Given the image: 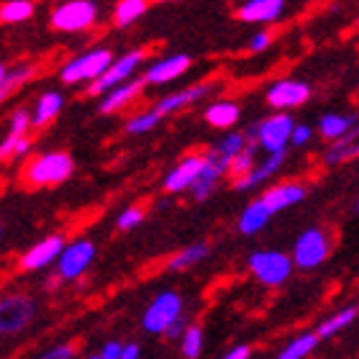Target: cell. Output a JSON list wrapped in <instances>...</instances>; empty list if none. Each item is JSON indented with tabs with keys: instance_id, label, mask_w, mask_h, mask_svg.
Instances as JSON below:
<instances>
[{
	"instance_id": "obj_1",
	"label": "cell",
	"mask_w": 359,
	"mask_h": 359,
	"mask_svg": "<svg viewBox=\"0 0 359 359\" xmlns=\"http://www.w3.org/2000/svg\"><path fill=\"white\" fill-rule=\"evenodd\" d=\"M72 172H75V159L67 151H46L26 165L23 180L31 187H54L72 177Z\"/></svg>"
},
{
	"instance_id": "obj_2",
	"label": "cell",
	"mask_w": 359,
	"mask_h": 359,
	"mask_svg": "<svg viewBox=\"0 0 359 359\" xmlns=\"http://www.w3.org/2000/svg\"><path fill=\"white\" fill-rule=\"evenodd\" d=\"M331 247H334V241L331 236L323 229L318 226H308L303 231L298 233V239L292 244V267H300L311 272V269H318L331 255Z\"/></svg>"
},
{
	"instance_id": "obj_3",
	"label": "cell",
	"mask_w": 359,
	"mask_h": 359,
	"mask_svg": "<svg viewBox=\"0 0 359 359\" xmlns=\"http://www.w3.org/2000/svg\"><path fill=\"white\" fill-rule=\"evenodd\" d=\"M249 272L267 287H280L290 280L292 275V259L280 249H257L247 259Z\"/></svg>"
},
{
	"instance_id": "obj_4",
	"label": "cell",
	"mask_w": 359,
	"mask_h": 359,
	"mask_svg": "<svg viewBox=\"0 0 359 359\" xmlns=\"http://www.w3.org/2000/svg\"><path fill=\"white\" fill-rule=\"evenodd\" d=\"M39 316L36 298H31L26 292H11L0 298V334L3 337H13L21 334L34 323Z\"/></svg>"
},
{
	"instance_id": "obj_5",
	"label": "cell",
	"mask_w": 359,
	"mask_h": 359,
	"mask_svg": "<svg viewBox=\"0 0 359 359\" xmlns=\"http://www.w3.org/2000/svg\"><path fill=\"white\" fill-rule=\"evenodd\" d=\"M113 52L108 46H93L85 54H77L75 60H69L65 67H62L60 77L62 83L77 85V83H95L97 77L103 75L105 69L111 67Z\"/></svg>"
},
{
	"instance_id": "obj_6",
	"label": "cell",
	"mask_w": 359,
	"mask_h": 359,
	"mask_svg": "<svg viewBox=\"0 0 359 359\" xmlns=\"http://www.w3.org/2000/svg\"><path fill=\"white\" fill-rule=\"evenodd\" d=\"M97 21V6L93 0H67L60 3L49 15L54 31H65V34H77V31L93 29Z\"/></svg>"
},
{
	"instance_id": "obj_7",
	"label": "cell",
	"mask_w": 359,
	"mask_h": 359,
	"mask_svg": "<svg viewBox=\"0 0 359 359\" xmlns=\"http://www.w3.org/2000/svg\"><path fill=\"white\" fill-rule=\"evenodd\" d=\"M292 121L290 113H272L264 121H259L255 126V139L257 147L264 149L267 154H277V151H285L287 144H290V134H292Z\"/></svg>"
},
{
	"instance_id": "obj_8",
	"label": "cell",
	"mask_w": 359,
	"mask_h": 359,
	"mask_svg": "<svg viewBox=\"0 0 359 359\" xmlns=\"http://www.w3.org/2000/svg\"><path fill=\"white\" fill-rule=\"evenodd\" d=\"M182 316V298L175 290H162L154 295L142 316V326L149 334H165V329L175 318Z\"/></svg>"
},
{
	"instance_id": "obj_9",
	"label": "cell",
	"mask_w": 359,
	"mask_h": 359,
	"mask_svg": "<svg viewBox=\"0 0 359 359\" xmlns=\"http://www.w3.org/2000/svg\"><path fill=\"white\" fill-rule=\"evenodd\" d=\"M95 259V244L90 239H75L72 244H65L62 255L57 257V277L60 283H69L83 277Z\"/></svg>"
},
{
	"instance_id": "obj_10",
	"label": "cell",
	"mask_w": 359,
	"mask_h": 359,
	"mask_svg": "<svg viewBox=\"0 0 359 359\" xmlns=\"http://www.w3.org/2000/svg\"><path fill=\"white\" fill-rule=\"evenodd\" d=\"M144 62V52L142 49H136V52H126L123 57L111 62V67L105 69L103 75L97 77L95 83L90 85V95H105L108 90L118 88V85L128 83V80H134V72L142 67Z\"/></svg>"
},
{
	"instance_id": "obj_11",
	"label": "cell",
	"mask_w": 359,
	"mask_h": 359,
	"mask_svg": "<svg viewBox=\"0 0 359 359\" xmlns=\"http://www.w3.org/2000/svg\"><path fill=\"white\" fill-rule=\"evenodd\" d=\"M229 165H231V159L221 157L216 149H210L208 154H203V170L198 172L193 187H190V193H193L195 201L203 203L216 193L218 182L224 180V175H229Z\"/></svg>"
},
{
	"instance_id": "obj_12",
	"label": "cell",
	"mask_w": 359,
	"mask_h": 359,
	"mask_svg": "<svg viewBox=\"0 0 359 359\" xmlns=\"http://www.w3.org/2000/svg\"><path fill=\"white\" fill-rule=\"evenodd\" d=\"M311 85L300 83V80H277V83L269 85L267 90V103L275 108V111H292V108H300V105L308 103L311 97Z\"/></svg>"
},
{
	"instance_id": "obj_13",
	"label": "cell",
	"mask_w": 359,
	"mask_h": 359,
	"mask_svg": "<svg viewBox=\"0 0 359 359\" xmlns=\"http://www.w3.org/2000/svg\"><path fill=\"white\" fill-rule=\"evenodd\" d=\"M62 249H65V236H60V233L44 236V239L36 241L29 252H23L21 269L23 272H36V269L49 267V264L57 262V257L62 255Z\"/></svg>"
},
{
	"instance_id": "obj_14",
	"label": "cell",
	"mask_w": 359,
	"mask_h": 359,
	"mask_svg": "<svg viewBox=\"0 0 359 359\" xmlns=\"http://www.w3.org/2000/svg\"><path fill=\"white\" fill-rule=\"evenodd\" d=\"M201 170H203V154H187V157L180 159L177 165L165 175V180H162V190L170 195L190 190Z\"/></svg>"
},
{
	"instance_id": "obj_15",
	"label": "cell",
	"mask_w": 359,
	"mask_h": 359,
	"mask_svg": "<svg viewBox=\"0 0 359 359\" xmlns=\"http://www.w3.org/2000/svg\"><path fill=\"white\" fill-rule=\"evenodd\" d=\"M193 65V60L187 54H170V57H162L154 65L147 67L144 72V85H165L177 80L180 75H185V69Z\"/></svg>"
},
{
	"instance_id": "obj_16",
	"label": "cell",
	"mask_w": 359,
	"mask_h": 359,
	"mask_svg": "<svg viewBox=\"0 0 359 359\" xmlns=\"http://www.w3.org/2000/svg\"><path fill=\"white\" fill-rule=\"evenodd\" d=\"M216 90V85L213 83H198V85H190L187 90H180V93H172V95L162 97L151 111L157 113L159 118H165V116H172V113L182 111L185 105H193L198 103V100H203L205 95H210Z\"/></svg>"
},
{
	"instance_id": "obj_17",
	"label": "cell",
	"mask_w": 359,
	"mask_h": 359,
	"mask_svg": "<svg viewBox=\"0 0 359 359\" xmlns=\"http://www.w3.org/2000/svg\"><path fill=\"white\" fill-rule=\"evenodd\" d=\"M306 195H308V190L300 185V182H280V185L269 187L259 201L264 203V208L269 210V216H275V213H280V210L303 203L306 201Z\"/></svg>"
},
{
	"instance_id": "obj_18",
	"label": "cell",
	"mask_w": 359,
	"mask_h": 359,
	"mask_svg": "<svg viewBox=\"0 0 359 359\" xmlns=\"http://www.w3.org/2000/svg\"><path fill=\"white\" fill-rule=\"evenodd\" d=\"M142 90H144V80L142 77H134V80H128V83L118 85V88L108 90V93L103 95V100H100V108H97V111L103 113V116L126 111L128 105L142 95Z\"/></svg>"
},
{
	"instance_id": "obj_19",
	"label": "cell",
	"mask_w": 359,
	"mask_h": 359,
	"mask_svg": "<svg viewBox=\"0 0 359 359\" xmlns=\"http://www.w3.org/2000/svg\"><path fill=\"white\" fill-rule=\"evenodd\" d=\"M285 157H287V151L267 154L262 162H257L255 170L249 175H244V177H239V180H231V187L233 190H255V187H259L262 182H267L275 172H280V167L285 165Z\"/></svg>"
},
{
	"instance_id": "obj_20",
	"label": "cell",
	"mask_w": 359,
	"mask_h": 359,
	"mask_svg": "<svg viewBox=\"0 0 359 359\" xmlns=\"http://www.w3.org/2000/svg\"><path fill=\"white\" fill-rule=\"evenodd\" d=\"M285 13L283 0H247L239 6L236 18L247 23H275Z\"/></svg>"
},
{
	"instance_id": "obj_21",
	"label": "cell",
	"mask_w": 359,
	"mask_h": 359,
	"mask_svg": "<svg viewBox=\"0 0 359 359\" xmlns=\"http://www.w3.org/2000/svg\"><path fill=\"white\" fill-rule=\"evenodd\" d=\"M62 103H65V97H62L57 90H46V93H41V95H39V100H36V105H34V111L29 113L31 126H34V128L49 126V123L60 116Z\"/></svg>"
},
{
	"instance_id": "obj_22",
	"label": "cell",
	"mask_w": 359,
	"mask_h": 359,
	"mask_svg": "<svg viewBox=\"0 0 359 359\" xmlns=\"http://www.w3.org/2000/svg\"><path fill=\"white\" fill-rule=\"evenodd\" d=\"M357 313H359L357 303H352V306L341 308V311H337L334 316H329L326 321L318 323V329H316L313 334L318 337V341H321V339L337 337V334H341V331L349 329V326H352V323L357 321Z\"/></svg>"
},
{
	"instance_id": "obj_23",
	"label": "cell",
	"mask_w": 359,
	"mask_h": 359,
	"mask_svg": "<svg viewBox=\"0 0 359 359\" xmlns=\"http://www.w3.org/2000/svg\"><path fill=\"white\" fill-rule=\"evenodd\" d=\"M269 210L264 208V203L257 198V201H252L247 205V208L241 210L239 216V233L241 236H255V233H259L264 229V226L269 224Z\"/></svg>"
},
{
	"instance_id": "obj_24",
	"label": "cell",
	"mask_w": 359,
	"mask_h": 359,
	"mask_svg": "<svg viewBox=\"0 0 359 359\" xmlns=\"http://www.w3.org/2000/svg\"><path fill=\"white\" fill-rule=\"evenodd\" d=\"M357 126V116H344V113H326L318 121V134L329 142H337L341 136L352 134Z\"/></svg>"
},
{
	"instance_id": "obj_25",
	"label": "cell",
	"mask_w": 359,
	"mask_h": 359,
	"mask_svg": "<svg viewBox=\"0 0 359 359\" xmlns=\"http://www.w3.org/2000/svg\"><path fill=\"white\" fill-rule=\"evenodd\" d=\"M357 154H359L357 131H352V134H346L329 144V149L323 154V162H326V167H339L344 165V162H349V159H354Z\"/></svg>"
},
{
	"instance_id": "obj_26",
	"label": "cell",
	"mask_w": 359,
	"mask_h": 359,
	"mask_svg": "<svg viewBox=\"0 0 359 359\" xmlns=\"http://www.w3.org/2000/svg\"><path fill=\"white\" fill-rule=\"evenodd\" d=\"M239 116H241V108H239V103H233V100H216V103H210L208 111H205V121H208L213 128L236 126Z\"/></svg>"
},
{
	"instance_id": "obj_27",
	"label": "cell",
	"mask_w": 359,
	"mask_h": 359,
	"mask_svg": "<svg viewBox=\"0 0 359 359\" xmlns=\"http://www.w3.org/2000/svg\"><path fill=\"white\" fill-rule=\"evenodd\" d=\"M208 255H210L208 244H205V241H198V244H190V247L180 249L177 255L167 262V269H172V272H185V269L201 264Z\"/></svg>"
},
{
	"instance_id": "obj_28",
	"label": "cell",
	"mask_w": 359,
	"mask_h": 359,
	"mask_svg": "<svg viewBox=\"0 0 359 359\" xmlns=\"http://www.w3.org/2000/svg\"><path fill=\"white\" fill-rule=\"evenodd\" d=\"M34 72H36L34 65H18V67L8 69L6 77H3V83H0V105L6 103L13 93H18L23 85L29 83L31 77H34Z\"/></svg>"
},
{
	"instance_id": "obj_29",
	"label": "cell",
	"mask_w": 359,
	"mask_h": 359,
	"mask_svg": "<svg viewBox=\"0 0 359 359\" xmlns=\"http://www.w3.org/2000/svg\"><path fill=\"white\" fill-rule=\"evenodd\" d=\"M316 346H318V337H316L313 331H306V334L292 339L290 344H285L283 352L277 354V359H306L313 354Z\"/></svg>"
},
{
	"instance_id": "obj_30",
	"label": "cell",
	"mask_w": 359,
	"mask_h": 359,
	"mask_svg": "<svg viewBox=\"0 0 359 359\" xmlns=\"http://www.w3.org/2000/svg\"><path fill=\"white\" fill-rule=\"evenodd\" d=\"M147 13V3L144 0H121L118 6L113 8V23L118 29H128L131 23H136Z\"/></svg>"
},
{
	"instance_id": "obj_31",
	"label": "cell",
	"mask_w": 359,
	"mask_h": 359,
	"mask_svg": "<svg viewBox=\"0 0 359 359\" xmlns=\"http://www.w3.org/2000/svg\"><path fill=\"white\" fill-rule=\"evenodd\" d=\"M36 6L31 0H8L0 6V21L3 23H23L34 15Z\"/></svg>"
},
{
	"instance_id": "obj_32",
	"label": "cell",
	"mask_w": 359,
	"mask_h": 359,
	"mask_svg": "<svg viewBox=\"0 0 359 359\" xmlns=\"http://www.w3.org/2000/svg\"><path fill=\"white\" fill-rule=\"evenodd\" d=\"M159 121L162 118L149 108V111L131 116V118L123 123V131H126L128 136H142V134H147V131H154V128L159 126Z\"/></svg>"
},
{
	"instance_id": "obj_33",
	"label": "cell",
	"mask_w": 359,
	"mask_h": 359,
	"mask_svg": "<svg viewBox=\"0 0 359 359\" xmlns=\"http://www.w3.org/2000/svg\"><path fill=\"white\" fill-rule=\"evenodd\" d=\"M180 349L185 359H198L203 352V329L201 326H187V331L180 339Z\"/></svg>"
},
{
	"instance_id": "obj_34",
	"label": "cell",
	"mask_w": 359,
	"mask_h": 359,
	"mask_svg": "<svg viewBox=\"0 0 359 359\" xmlns=\"http://www.w3.org/2000/svg\"><path fill=\"white\" fill-rule=\"evenodd\" d=\"M244 147H247V139H244V134H239V131H229V134H226L224 139L213 147V149H216L221 157L233 159L239 151H244Z\"/></svg>"
},
{
	"instance_id": "obj_35",
	"label": "cell",
	"mask_w": 359,
	"mask_h": 359,
	"mask_svg": "<svg viewBox=\"0 0 359 359\" xmlns=\"http://www.w3.org/2000/svg\"><path fill=\"white\" fill-rule=\"evenodd\" d=\"M29 128H31V116H29V111H23V108L13 111V116H11V123H8V134L23 139V136L29 134Z\"/></svg>"
},
{
	"instance_id": "obj_36",
	"label": "cell",
	"mask_w": 359,
	"mask_h": 359,
	"mask_svg": "<svg viewBox=\"0 0 359 359\" xmlns=\"http://www.w3.org/2000/svg\"><path fill=\"white\" fill-rule=\"evenodd\" d=\"M144 216H147V213H144V208H136V205H131V208H126L118 216V221H116V229H118V231H131V229H136V226H142Z\"/></svg>"
},
{
	"instance_id": "obj_37",
	"label": "cell",
	"mask_w": 359,
	"mask_h": 359,
	"mask_svg": "<svg viewBox=\"0 0 359 359\" xmlns=\"http://www.w3.org/2000/svg\"><path fill=\"white\" fill-rule=\"evenodd\" d=\"M269 44H272V34H269V31H257L255 36L249 39V52L259 54V52H264V49H269Z\"/></svg>"
},
{
	"instance_id": "obj_38",
	"label": "cell",
	"mask_w": 359,
	"mask_h": 359,
	"mask_svg": "<svg viewBox=\"0 0 359 359\" xmlns=\"http://www.w3.org/2000/svg\"><path fill=\"white\" fill-rule=\"evenodd\" d=\"M311 136H313V131H311L308 123H295L290 134V142H292V147H306V144L311 142Z\"/></svg>"
},
{
	"instance_id": "obj_39",
	"label": "cell",
	"mask_w": 359,
	"mask_h": 359,
	"mask_svg": "<svg viewBox=\"0 0 359 359\" xmlns=\"http://www.w3.org/2000/svg\"><path fill=\"white\" fill-rule=\"evenodd\" d=\"M187 326H190V323H187V318H185V316H180V318H175V321L167 326L162 337H165V339H182V334L187 331Z\"/></svg>"
},
{
	"instance_id": "obj_40",
	"label": "cell",
	"mask_w": 359,
	"mask_h": 359,
	"mask_svg": "<svg viewBox=\"0 0 359 359\" xmlns=\"http://www.w3.org/2000/svg\"><path fill=\"white\" fill-rule=\"evenodd\" d=\"M75 357V344H60L54 346V349H49V352H44L39 359H72Z\"/></svg>"
},
{
	"instance_id": "obj_41",
	"label": "cell",
	"mask_w": 359,
	"mask_h": 359,
	"mask_svg": "<svg viewBox=\"0 0 359 359\" xmlns=\"http://www.w3.org/2000/svg\"><path fill=\"white\" fill-rule=\"evenodd\" d=\"M121 349H123V344H121V341H116V339H111V341H105V344H103V349H100V354H97V357H100V359H118Z\"/></svg>"
},
{
	"instance_id": "obj_42",
	"label": "cell",
	"mask_w": 359,
	"mask_h": 359,
	"mask_svg": "<svg viewBox=\"0 0 359 359\" xmlns=\"http://www.w3.org/2000/svg\"><path fill=\"white\" fill-rule=\"evenodd\" d=\"M249 354H252V349L247 344H239V346H231L221 359H249Z\"/></svg>"
},
{
	"instance_id": "obj_43",
	"label": "cell",
	"mask_w": 359,
	"mask_h": 359,
	"mask_svg": "<svg viewBox=\"0 0 359 359\" xmlns=\"http://www.w3.org/2000/svg\"><path fill=\"white\" fill-rule=\"evenodd\" d=\"M139 357H142V349H139V344H134V341H131V344H126L123 349H121L118 359H139Z\"/></svg>"
},
{
	"instance_id": "obj_44",
	"label": "cell",
	"mask_w": 359,
	"mask_h": 359,
	"mask_svg": "<svg viewBox=\"0 0 359 359\" xmlns=\"http://www.w3.org/2000/svg\"><path fill=\"white\" fill-rule=\"evenodd\" d=\"M29 149H31V139H29V136H26V139H21V142L15 144L13 159H21V157H26V154H29Z\"/></svg>"
},
{
	"instance_id": "obj_45",
	"label": "cell",
	"mask_w": 359,
	"mask_h": 359,
	"mask_svg": "<svg viewBox=\"0 0 359 359\" xmlns=\"http://www.w3.org/2000/svg\"><path fill=\"white\" fill-rule=\"evenodd\" d=\"M6 72H8V67L3 65V62H0V83H3V77H6Z\"/></svg>"
},
{
	"instance_id": "obj_46",
	"label": "cell",
	"mask_w": 359,
	"mask_h": 359,
	"mask_svg": "<svg viewBox=\"0 0 359 359\" xmlns=\"http://www.w3.org/2000/svg\"><path fill=\"white\" fill-rule=\"evenodd\" d=\"M85 359H100V357H97V354H93V357H85Z\"/></svg>"
},
{
	"instance_id": "obj_47",
	"label": "cell",
	"mask_w": 359,
	"mask_h": 359,
	"mask_svg": "<svg viewBox=\"0 0 359 359\" xmlns=\"http://www.w3.org/2000/svg\"><path fill=\"white\" fill-rule=\"evenodd\" d=\"M0 233H3V226H0Z\"/></svg>"
}]
</instances>
